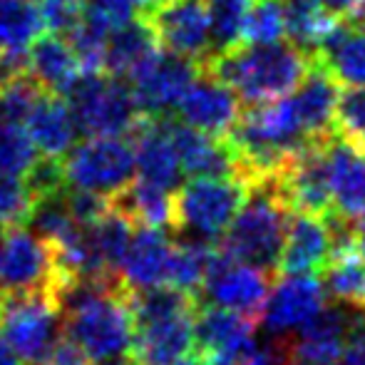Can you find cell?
<instances>
[{
	"label": "cell",
	"instance_id": "obj_15",
	"mask_svg": "<svg viewBox=\"0 0 365 365\" xmlns=\"http://www.w3.org/2000/svg\"><path fill=\"white\" fill-rule=\"evenodd\" d=\"M326 172L331 212L358 224L365 219V154L351 140L331 135L326 140Z\"/></svg>",
	"mask_w": 365,
	"mask_h": 365
},
{
	"label": "cell",
	"instance_id": "obj_54",
	"mask_svg": "<svg viewBox=\"0 0 365 365\" xmlns=\"http://www.w3.org/2000/svg\"><path fill=\"white\" fill-rule=\"evenodd\" d=\"M0 125H3V117H0Z\"/></svg>",
	"mask_w": 365,
	"mask_h": 365
},
{
	"label": "cell",
	"instance_id": "obj_13",
	"mask_svg": "<svg viewBox=\"0 0 365 365\" xmlns=\"http://www.w3.org/2000/svg\"><path fill=\"white\" fill-rule=\"evenodd\" d=\"M197 63L177 58L172 53H154L130 77L132 97L145 117H164L179 105L184 92L199 77Z\"/></svg>",
	"mask_w": 365,
	"mask_h": 365
},
{
	"label": "cell",
	"instance_id": "obj_25",
	"mask_svg": "<svg viewBox=\"0 0 365 365\" xmlns=\"http://www.w3.org/2000/svg\"><path fill=\"white\" fill-rule=\"evenodd\" d=\"M159 53L157 38L147 20H132L122 28L112 30L105 43V58H102V73L117 77V80H130L142 65Z\"/></svg>",
	"mask_w": 365,
	"mask_h": 365
},
{
	"label": "cell",
	"instance_id": "obj_37",
	"mask_svg": "<svg viewBox=\"0 0 365 365\" xmlns=\"http://www.w3.org/2000/svg\"><path fill=\"white\" fill-rule=\"evenodd\" d=\"M137 18L135 0H82V20L110 35Z\"/></svg>",
	"mask_w": 365,
	"mask_h": 365
},
{
	"label": "cell",
	"instance_id": "obj_12",
	"mask_svg": "<svg viewBox=\"0 0 365 365\" xmlns=\"http://www.w3.org/2000/svg\"><path fill=\"white\" fill-rule=\"evenodd\" d=\"M149 13V28L157 45H162L167 53L202 65L212 58V35L204 0H164Z\"/></svg>",
	"mask_w": 365,
	"mask_h": 365
},
{
	"label": "cell",
	"instance_id": "obj_55",
	"mask_svg": "<svg viewBox=\"0 0 365 365\" xmlns=\"http://www.w3.org/2000/svg\"><path fill=\"white\" fill-rule=\"evenodd\" d=\"M0 231H3V226H0Z\"/></svg>",
	"mask_w": 365,
	"mask_h": 365
},
{
	"label": "cell",
	"instance_id": "obj_1",
	"mask_svg": "<svg viewBox=\"0 0 365 365\" xmlns=\"http://www.w3.org/2000/svg\"><path fill=\"white\" fill-rule=\"evenodd\" d=\"M313 68V60L289 43L236 45L226 53L212 55L202 65L249 105L271 102L291 95L298 82Z\"/></svg>",
	"mask_w": 365,
	"mask_h": 365
},
{
	"label": "cell",
	"instance_id": "obj_9",
	"mask_svg": "<svg viewBox=\"0 0 365 365\" xmlns=\"http://www.w3.org/2000/svg\"><path fill=\"white\" fill-rule=\"evenodd\" d=\"M269 289H271V271H264L259 266L231 259L224 251H219L217 246L199 296L204 293L212 306L241 313V316L256 321L261 308H264Z\"/></svg>",
	"mask_w": 365,
	"mask_h": 365
},
{
	"label": "cell",
	"instance_id": "obj_2",
	"mask_svg": "<svg viewBox=\"0 0 365 365\" xmlns=\"http://www.w3.org/2000/svg\"><path fill=\"white\" fill-rule=\"evenodd\" d=\"M130 358L135 365H172L194 348V313L199 301L172 286H154L132 293Z\"/></svg>",
	"mask_w": 365,
	"mask_h": 365
},
{
	"label": "cell",
	"instance_id": "obj_4",
	"mask_svg": "<svg viewBox=\"0 0 365 365\" xmlns=\"http://www.w3.org/2000/svg\"><path fill=\"white\" fill-rule=\"evenodd\" d=\"M63 318L50 291L0 296V336L23 365H45L63 336Z\"/></svg>",
	"mask_w": 365,
	"mask_h": 365
},
{
	"label": "cell",
	"instance_id": "obj_10",
	"mask_svg": "<svg viewBox=\"0 0 365 365\" xmlns=\"http://www.w3.org/2000/svg\"><path fill=\"white\" fill-rule=\"evenodd\" d=\"M55 259L48 241L25 226L0 231V289L3 293L50 291Z\"/></svg>",
	"mask_w": 365,
	"mask_h": 365
},
{
	"label": "cell",
	"instance_id": "obj_26",
	"mask_svg": "<svg viewBox=\"0 0 365 365\" xmlns=\"http://www.w3.org/2000/svg\"><path fill=\"white\" fill-rule=\"evenodd\" d=\"M43 30L45 23L35 0H0V55L10 70H23L20 63Z\"/></svg>",
	"mask_w": 365,
	"mask_h": 365
},
{
	"label": "cell",
	"instance_id": "obj_41",
	"mask_svg": "<svg viewBox=\"0 0 365 365\" xmlns=\"http://www.w3.org/2000/svg\"><path fill=\"white\" fill-rule=\"evenodd\" d=\"M65 207H68L70 217H73L80 226H92L102 214L110 209V197H102L95 192H82V189H73V192H65Z\"/></svg>",
	"mask_w": 365,
	"mask_h": 365
},
{
	"label": "cell",
	"instance_id": "obj_48",
	"mask_svg": "<svg viewBox=\"0 0 365 365\" xmlns=\"http://www.w3.org/2000/svg\"><path fill=\"white\" fill-rule=\"evenodd\" d=\"M353 18H356V23H363L365 25V0H356L353 3Z\"/></svg>",
	"mask_w": 365,
	"mask_h": 365
},
{
	"label": "cell",
	"instance_id": "obj_11",
	"mask_svg": "<svg viewBox=\"0 0 365 365\" xmlns=\"http://www.w3.org/2000/svg\"><path fill=\"white\" fill-rule=\"evenodd\" d=\"M326 306V291L318 276H284L271 284L256 326L264 328L266 338L286 341L303 328Z\"/></svg>",
	"mask_w": 365,
	"mask_h": 365
},
{
	"label": "cell",
	"instance_id": "obj_42",
	"mask_svg": "<svg viewBox=\"0 0 365 365\" xmlns=\"http://www.w3.org/2000/svg\"><path fill=\"white\" fill-rule=\"evenodd\" d=\"M341 365H365V316H358L338 358Z\"/></svg>",
	"mask_w": 365,
	"mask_h": 365
},
{
	"label": "cell",
	"instance_id": "obj_6",
	"mask_svg": "<svg viewBox=\"0 0 365 365\" xmlns=\"http://www.w3.org/2000/svg\"><path fill=\"white\" fill-rule=\"evenodd\" d=\"M63 336L82 348L90 363L125 356L135 338L130 291L120 289L95 298L63 318Z\"/></svg>",
	"mask_w": 365,
	"mask_h": 365
},
{
	"label": "cell",
	"instance_id": "obj_7",
	"mask_svg": "<svg viewBox=\"0 0 365 365\" xmlns=\"http://www.w3.org/2000/svg\"><path fill=\"white\" fill-rule=\"evenodd\" d=\"M68 97L77 130L87 137H127L145 117L130 87L112 75H85Z\"/></svg>",
	"mask_w": 365,
	"mask_h": 365
},
{
	"label": "cell",
	"instance_id": "obj_53",
	"mask_svg": "<svg viewBox=\"0 0 365 365\" xmlns=\"http://www.w3.org/2000/svg\"><path fill=\"white\" fill-rule=\"evenodd\" d=\"M286 365H308V363H286Z\"/></svg>",
	"mask_w": 365,
	"mask_h": 365
},
{
	"label": "cell",
	"instance_id": "obj_45",
	"mask_svg": "<svg viewBox=\"0 0 365 365\" xmlns=\"http://www.w3.org/2000/svg\"><path fill=\"white\" fill-rule=\"evenodd\" d=\"M0 365H23L20 363V358L13 353V348L5 343L3 336H0Z\"/></svg>",
	"mask_w": 365,
	"mask_h": 365
},
{
	"label": "cell",
	"instance_id": "obj_36",
	"mask_svg": "<svg viewBox=\"0 0 365 365\" xmlns=\"http://www.w3.org/2000/svg\"><path fill=\"white\" fill-rule=\"evenodd\" d=\"M33 194L28 192L23 177H10L0 172V226H25L33 212Z\"/></svg>",
	"mask_w": 365,
	"mask_h": 365
},
{
	"label": "cell",
	"instance_id": "obj_39",
	"mask_svg": "<svg viewBox=\"0 0 365 365\" xmlns=\"http://www.w3.org/2000/svg\"><path fill=\"white\" fill-rule=\"evenodd\" d=\"M28 192L33 194L35 202L48 197H58L65 192L68 182H65V172H63V159H53V157H38V162L30 167V172L23 177Z\"/></svg>",
	"mask_w": 365,
	"mask_h": 365
},
{
	"label": "cell",
	"instance_id": "obj_16",
	"mask_svg": "<svg viewBox=\"0 0 365 365\" xmlns=\"http://www.w3.org/2000/svg\"><path fill=\"white\" fill-rule=\"evenodd\" d=\"M179 117L187 127L199 130L209 137L224 140L241 115V100L231 87L204 73L189 85L177 105Z\"/></svg>",
	"mask_w": 365,
	"mask_h": 365
},
{
	"label": "cell",
	"instance_id": "obj_30",
	"mask_svg": "<svg viewBox=\"0 0 365 365\" xmlns=\"http://www.w3.org/2000/svg\"><path fill=\"white\" fill-rule=\"evenodd\" d=\"M214 249H217V241L194 239V236L174 244L172 261H169L167 286L199 298L204 276H207V269L212 264Z\"/></svg>",
	"mask_w": 365,
	"mask_h": 365
},
{
	"label": "cell",
	"instance_id": "obj_21",
	"mask_svg": "<svg viewBox=\"0 0 365 365\" xmlns=\"http://www.w3.org/2000/svg\"><path fill=\"white\" fill-rule=\"evenodd\" d=\"M25 132L33 140L40 157L60 159L75 147L77 122L70 105L60 95H40L38 102L30 107L28 117L23 120Z\"/></svg>",
	"mask_w": 365,
	"mask_h": 365
},
{
	"label": "cell",
	"instance_id": "obj_28",
	"mask_svg": "<svg viewBox=\"0 0 365 365\" xmlns=\"http://www.w3.org/2000/svg\"><path fill=\"white\" fill-rule=\"evenodd\" d=\"M112 207L120 209L125 217L135 221V226L152 229H174V192L154 187L142 179H132L127 189L110 199Z\"/></svg>",
	"mask_w": 365,
	"mask_h": 365
},
{
	"label": "cell",
	"instance_id": "obj_17",
	"mask_svg": "<svg viewBox=\"0 0 365 365\" xmlns=\"http://www.w3.org/2000/svg\"><path fill=\"white\" fill-rule=\"evenodd\" d=\"M127 137H132L137 179L174 192L182 179V167L172 142V125L164 117H142Z\"/></svg>",
	"mask_w": 365,
	"mask_h": 365
},
{
	"label": "cell",
	"instance_id": "obj_22",
	"mask_svg": "<svg viewBox=\"0 0 365 365\" xmlns=\"http://www.w3.org/2000/svg\"><path fill=\"white\" fill-rule=\"evenodd\" d=\"M289 97L308 140H326V137L336 135L333 117H336L338 82L321 65L313 63V68Z\"/></svg>",
	"mask_w": 365,
	"mask_h": 365
},
{
	"label": "cell",
	"instance_id": "obj_8",
	"mask_svg": "<svg viewBox=\"0 0 365 365\" xmlns=\"http://www.w3.org/2000/svg\"><path fill=\"white\" fill-rule=\"evenodd\" d=\"M63 172L73 189L112 199L135 179V152L125 137H87L65 154Z\"/></svg>",
	"mask_w": 365,
	"mask_h": 365
},
{
	"label": "cell",
	"instance_id": "obj_18",
	"mask_svg": "<svg viewBox=\"0 0 365 365\" xmlns=\"http://www.w3.org/2000/svg\"><path fill=\"white\" fill-rule=\"evenodd\" d=\"M333 251V236L326 217L293 212L281 244L276 271L284 276H321Z\"/></svg>",
	"mask_w": 365,
	"mask_h": 365
},
{
	"label": "cell",
	"instance_id": "obj_27",
	"mask_svg": "<svg viewBox=\"0 0 365 365\" xmlns=\"http://www.w3.org/2000/svg\"><path fill=\"white\" fill-rule=\"evenodd\" d=\"M321 276L323 291L333 303L353 311L365 308V264L356 249V239L333 246Z\"/></svg>",
	"mask_w": 365,
	"mask_h": 365
},
{
	"label": "cell",
	"instance_id": "obj_14",
	"mask_svg": "<svg viewBox=\"0 0 365 365\" xmlns=\"http://www.w3.org/2000/svg\"><path fill=\"white\" fill-rule=\"evenodd\" d=\"M353 308L323 306L303 328H298L291 338H286V363L308 365H336L353 323L358 321Z\"/></svg>",
	"mask_w": 365,
	"mask_h": 365
},
{
	"label": "cell",
	"instance_id": "obj_34",
	"mask_svg": "<svg viewBox=\"0 0 365 365\" xmlns=\"http://www.w3.org/2000/svg\"><path fill=\"white\" fill-rule=\"evenodd\" d=\"M43 95L40 85L25 70H15L0 82V117L3 122L23 125L30 107Z\"/></svg>",
	"mask_w": 365,
	"mask_h": 365
},
{
	"label": "cell",
	"instance_id": "obj_51",
	"mask_svg": "<svg viewBox=\"0 0 365 365\" xmlns=\"http://www.w3.org/2000/svg\"><path fill=\"white\" fill-rule=\"evenodd\" d=\"M10 73H15V70H10V65L5 63V60H3V55H0V82H3L5 77H8Z\"/></svg>",
	"mask_w": 365,
	"mask_h": 365
},
{
	"label": "cell",
	"instance_id": "obj_19",
	"mask_svg": "<svg viewBox=\"0 0 365 365\" xmlns=\"http://www.w3.org/2000/svg\"><path fill=\"white\" fill-rule=\"evenodd\" d=\"M174 241L164 229L135 226L132 241L120 264V279L127 291H145L167 286Z\"/></svg>",
	"mask_w": 365,
	"mask_h": 365
},
{
	"label": "cell",
	"instance_id": "obj_50",
	"mask_svg": "<svg viewBox=\"0 0 365 365\" xmlns=\"http://www.w3.org/2000/svg\"><path fill=\"white\" fill-rule=\"evenodd\" d=\"M135 3H137V8H145L149 13V10H154L157 5H162L164 0H135Z\"/></svg>",
	"mask_w": 365,
	"mask_h": 365
},
{
	"label": "cell",
	"instance_id": "obj_46",
	"mask_svg": "<svg viewBox=\"0 0 365 365\" xmlns=\"http://www.w3.org/2000/svg\"><path fill=\"white\" fill-rule=\"evenodd\" d=\"M356 249H358V254H361V259L365 264V219L356 224Z\"/></svg>",
	"mask_w": 365,
	"mask_h": 365
},
{
	"label": "cell",
	"instance_id": "obj_23",
	"mask_svg": "<svg viewBox=\"0 0 365 365\" xmlns=\"http://www.w3.org/2000/svg\"><path fill=\"white\" fill-rule=\"evenodd\" d=\"M172 142L177 149L182 174L189 177H239L234 149L226 140L209 137L187 125H172Z\"/></svg>",
	"mask_w": 365,
	"mask_h": 365
},
{
	"label": "cell",
	"instance_id": "obj_31",
	"mask_svg": "<svg viewBox=\"0 0 365 365\" xmlns=\"http://www.w3.org/2000/svg\"><path fill=\"white\" fill-rule=\"evenodd\" d=\"M87 229H90V239L100 264L107 271H112V274H120V264L125 259V251L132 241V234H135V221L125 217L110 202V209L95 224L87 226Z\"/></svg>",
	"mask_w": 365,
	"mask_h": 365
},
{
	"label": "cell",
	"instance_id": "obj_24",
	"mask_svg": "<svg viewBox=\"0 0 365 365\" xmlns=\"http://www.w3.org/2000/svg\"><path fill=\"white\" fill-rule=\"evenodd\" d=\"M313 63L321 65L338 85L365 87V25L338 23L321 45Z\"/></svg>",
	"mask_w": 365,
	"mask_h": 365
},
{
	"label": "cell",
	"instance_id": "obj_40",
	"mask_svg": "<svg viewBox=\"0 0 365 365\" xmlns=\"http://www.w3.org/2000/svg\"><path fill=\"white\" fill-rule=\"evenodd\" d=\"M45 28L63 35L70 33L82 18V0H35Z\"/></svg>",
	"mask_w": 365,
	"mask_h": 365
},
{
	"label": "cell",
	"instance_id": "obj_47",
	"mask_svg": "<svg viewBox=\"0 0 365 365\" xmlns=\"http://www.w3.org/2000/svg\"><path fill=\"white\" fill-rule=\"evenodd\" d=\"M90 365H135V361L130 358V353H125V356H112V358H102V361H95Z\"/></svg>",
	"mask_w": 365,
	"mask_h": 365
},
{
	"label": "cell",
	"instance_id": "obj_49",
	"mask_svg": "<svg viewBox=\"0 0 365 365\" xmlns=\"http://www.w3.org/2000/svg\"><path fill=\"white\" fill-rule=\"evenodd\" d=\"M172 365H209V363L204 361V358H199V356H184L182 361H177Z\"/></svg>",
	"mask_w": 365,
	"mask_h": 365
},
{
	"label": "cell",
	"instance_id": "obj_38",
	"mask_svg": "<svg viewBox=\"0 0 365 365\" xmlns=\"http://www.w3.org/2000/svg\"><path fill=\"white\" fill-rule=\"evenodd\" d=\"M333 132L351 142L365 132V87H348L346 92H338Z\"/></svg>",
	"mask_w": 365,
	"mask_h": 365
},
{
	"label": "cell",
	"instance_id": "obj_29",
	"mask_svg": "<svg viewBox=\"0 0 365 365\" xmlns=\"http://www.w3.org/2000/svg\"><path fill=\"white\" fill-rule=\"evenodd\" d=\"M341 20L343 18L318 5L286 3V38H291V45L313 60Z\"/></svg>",
	"mask_w": 365,
	"mask_h": 365
},
{
	"label": "cell",
	"instance_id": "obj_52",
	"mask_svg": "<svg viewBox=\"0 0 365 365\" xmlns=\"http://www.w3.org/2000/svg\"><path fill=\"white\" fill-rule=\"evenodd\" d=\"M356 145L361 147V152L365 154V132H363V135H361V137H358V140H356Z\"/></svg>",
	"mask_w": 365,
	"mask_h": 365
},
{
	"label": "cell",
	"instance_id": "obj_3",
	"mask_svg": "<svg viewBox=\"0 0 365 365\" xmlns=\"http://www.w3.org/2000/svg\"><path fill=\"white\" fill-rule=\"evenodd\" d=\"M249 187L244 207L239 209L229 229L219 236L217 246L236 261L259 266L264 271H276L286 226L293 212L281 197L276 179Z\"/></svg>",
	"mask_w": 365,
	"mask_h": 365
},
{
	"label": "cell",
	"instance_id": "obj_35",
	"mask_svg": "<svg viewBox=\"0 0 365 365\" xmlns=\"http://www.w3.org/2000/svg\"><path fill=\"white\" fill-rule=\"evenodd\" d=\"M38 149L23 125H13V122L0 125V172L10 177H25L30 167L38 162Z\"/></svg>",
	"mask_w": 365,
	"mask_h": 365
},
{
	"label": "cell",
	"instance_id": "obj_44",
	"mask_svg": "<svg viewBox=\"0 0 365 365\" xmlns=\"http://www.w3.org/2000/svg\"><path fill=\"white\" fill-rule=\"evenodd\" d=\"M286 3H308V5H318V8L331 10L333 15L343 18V15H351L353 3L356 0H286Z\"/></svg>",
	"mask_w": 365,
	"mask_h": 365
},
{
	"label": "cell",
	"instance_id": "obj_32",
	"mask_svg": "<svg viewBox=\"0 0 365 365\" xmlns=\"http://www.w3.org/2000/svg\"><path fill=\"white\" fill-rule=\"evenodd\" d=\"M254 0H204L209 18V35H212V55L241 45L246 15Z\"/></svg>",
	"mask_w": 365,
	"mask_h": 365
},
{
	"label": "cell",
	"instance_id": "obj_33",
	"mask_svg": "<svg viewBox=\"0 0 365 365\" xmlns=\"http://www.w3.org/2000/svg\"><path fill=\"white\" fill-rule=\"evenodd\" d=\"M286 38V0H254L241 30V45H271Z\"/></svg>",
	"mask_w": 365,
	"mask_h": 365
},
{
	"label": "cell",
	"instance_id": "obj_43",
	"mask_svg": "<svg viewBox=\"0 0 365 365\" xmlns=\"http://www.w3.org/2000/svg\"><path fill=\"white\" fill-rule=\"evenodd\" d=\"M45 365H90V358L82 353V348L77 346V343L60 336L55 348L50 351V358Z\"/></svg>",
	"mask_w": 365,
	"mask_h": 365
},
{
	"label": "cell",
	"instance_id": "obj_5",
	"mask_svg": "<svg viewBox=\"0 0 365 365\" xmlns=\"http://www.w3.org/2000/svg\"><path fill=\"white\" fill-rule=\"evenodd\" d=\"M241 177H197L174 194V229L194 239L219 241L249 197Z\"/></svg>",
	"mask_w": 365,
	"mask_h": 365
},
{
	"label": "cell",
	"instance_id": "obj_20",
	"mask_svg": "<svg viewBox=\"0 0 365 365\" xmlns=\"http://www.w3.org/2000/svg\"><path fill=\"white\" fill-rule=\"evenodd\" d=\"M25 73L53 95H68L85 77L70 40L63 35H40L25 55Z\"/></svg>",
	"mask_w": 365,
	"mask_h": 365
}]
</instances>
